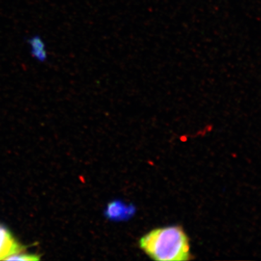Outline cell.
I'll use <instances>...</instances> for the list:
<instances>
[{
    "instance_id": "6da1fadb",
    "label": "cell",
    "mask_w": 261,
    "mask_h": 261,
    "mask_svg": "<svg viewBox=\"0 0 261 261\" xmlns=\"http://www.w3.org/2000/svg\"><path fill=\"white\" fill-rule=\"evenodd\" d=\"M140 247L154 260L180 261L192 258L190 240L181 226L152 230L141 238Z\"/></svg>"
},
{
    "instance_id": "7a4b0ae2",
    "label": "cell",
    "mask_w": 261,
    "mask_h": 261,
    "mask_svg": "<svg viewBox=\"0 0 261 261\" xmlns=\"http://www.w3.org/2000/svg\"><path fill=\"white\" fill-rule=\"evenodd\" d=\"M23 247L17 241L6 226L0 224V260L23 251Z\"/></svg>"
},
{
    "instance_id": "3957f363",
    "label": "cell",
    "mask_w": 261,
    "mask_h": 261,
    "mask_svg": "<svg viewBox=\"0 0 261 261\" xmlns=\"http://www.w3.org/2000/svg\"><path fill=\"white\" fill-rule=\"evenodd\" d=\"M133 205H127L122 201L115 200L108 204L105 216L111 221H125L129 219L135 214Z\"/></svg>"
},
{
    "instance_id": "277c9868",
    "label": "cell",
    "mask_w": 261,
    "mask_h": 261,
    "mask_svg": "<svg viewBox=\"0 0 261 261\" xmlns=\"http://www.w3.org/2000/svg\"><path fill=\"white\" fill-rule=\"evenodd\" d=\"M29 53L32 58L39 63H45L49 59L47 45L39 34H34L27 39Z\"/></svg>"
},
{
    "instance_id": "5b68a950",
    "label": "cell",
    "mask_w": 261,
    "mask_h": 261,
    "mask_svg": "<svg viewBox=\"0 0 261 261\" xmlns=\"http://www.w3.org/2000/svg\"><path fill=\"white\" fill-rule=\"evenodd\" d=\"M39 255L36 254L22 253L21 252L8 257L7 260H39Z\"/></svg>"
}]
</instances>
